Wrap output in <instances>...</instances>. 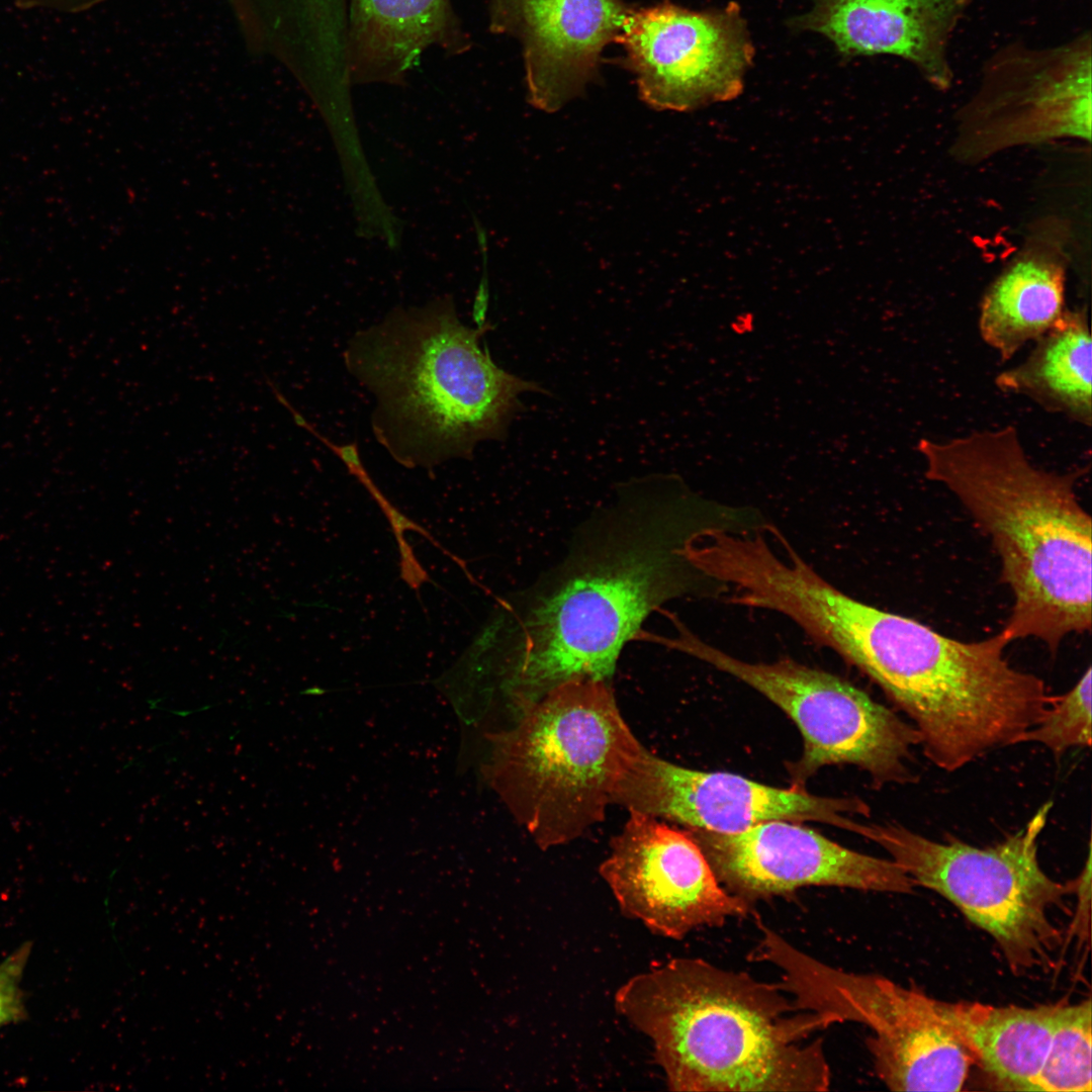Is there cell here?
<instances>
[{"mask_svg":"<svg viewBox=\"0 0 1092 1092\" xmlns=\"http://www.w3.org/2000/svg\"><path fill=\"white\" fill-rule=\"evenodd\" d=\"M617 39L641 98L656 109L687 111L736 98L754 58L734 2L706 11L668 2L629 10Z\"/></svg>","mask_w":1092,"mask_h":1092,"instance_id":"30bf717a","label":"cell"},{"mask_svg":"<svg viewBox=\"0 0 1092 1092\" xmlns=\"http://www.w3.org/2000/svg\"><path fill=\"white\" fill-rule=\"evenodd\" d=\"M488 327L464 325L443 296L394 308L349 341L347 369L375 397L373 434L399 464L469 459L505 438L522 393L544 391L492 361L480 346Z\"/></svg>","mask_w":1092,"mask_h":1092,"instance_id":"5b68a950","label":"cell"},{"mask_svg":"<svg viewBox=\"0 0 1092 1092\" xmlns=\"http://www.w3.org/2000/svg\"><path fill=\"white\" fill-rule=\"evenodd\" d=\"M601 515L559 565L502 603L473 646L496 660L515 718L568 679L609 681L626 641L667 601L726 593L688 555L716 524L692 493L641 478Z\"/></svg>","mask_w":1092,"mask_h":1092,"instance_id":"6da1fadb","label":"cell"},{"mask_svg":"<svg viewBox=\"0 0 1092 1092\" xmlns=\"http://www.w3.org/2000/svg\"><path fill=\"white\" fill-rule=\"evenodd\" d=\"M521 0H490L489 25L493 32H511Z\"/></svg>","mask_w":1092,"mask_h":1092,"instance_id":"d4e9b609","label":"cell"},{"mask_svg":"<svg viewBox=\"0 0 1092 1092\" xmlns=\"http://www.w3.org/2000/svg\"><path fill=\"white\" fill-rule=\"evenodd\" d=\"M1091 1000L1059 1004L1049 1049L1032 1091L1090 1092L1092 1090Z\"/></svg>","mask_w":1092,"mask_h":1092,"instance_id":"44dd1931","label":"cell"},{"mask_svg":"<svg viewBox=\"0 0 1092 1092\" xmlns=\"http://www.w3.org/2000/svg\"><path fill=\"white\" fill-rule=\"evenodd\" d=\"M628 12L620 0H521L512 32L523 40L531 103L555 111L576 96Z\"/></svg>","mask_w":1092,"mask_h":1092,"instance_id":"2e32d148","label":"cell"},{"mask_svg":"<svg viewBox=\"0 0 1092 1092\" xmlns=\"http://www.w3.org/2000/svg\"><path fill=\"white\" fill-rule=\"evenodd\" d=\"M613 804L689 828L737 833L763 821H817L857 834L851 814L869 813L856 798L776 788L724 771H701L662 759L645 747L617 786Z\"/></svg>","mask_w":1092,"mask_h":1092,"instance_id":"7c38bea8","label":"cell"},{"mask_svg":"<svg viewBox=\"0 0 1092 1092\" xmlns=\"http://www.w3.org/2000/svg\"><path fill=\"white\" fill-rule=\"evenodd\" d=\"M108 0H12L19 9H44L59 13L75 14L89 10Z\"/></svg>","mask_w":1092,"mask_h":1092,"instance_id":"cb8c5ba5","label":"cell"},{"mask_svg":"<svg viewBox=\"0 0 1092 1092\" xmlns=\"http://www.w3.org/2000/svg\"><path fill=\"white\" fill-rule=\"evenodd\" d=\"M665 643L743 681L791 717L804 739L803 755L791 768L796 783L837 763L857 765L881 786L915 782L912 749L920 745L919 732L849 681L791 658L740 659L681 624Z\"/></svg>","mask_w":1092,"mask_h":1092,"instance_id":"9c48e42d","label":"cell"},{"mask_svg":"<svg viewBox=\"0 0 1092 1092\" xmlns=\"http://www.w3.org/2000/svg\"><path fill=\"white\" fill-rule=\"evenodd\" d=\"M1020 364L995 377L1004 393L1023 395L1042 410L1082 426L1092 424V340L1086 307L1066 309Z\"/></svg>","mask_w":1092,"mask_h":1092,"instance_id":"d6986e66","label":"cell"},{"mask_svg":"<svg viewBox=\"0 0 1092 1092\" xmlns=\"http://www.w3.org/2000/svg\"><path fill=\"white\" fill-rule=\"evenodd\" d=\"M824 642L908 715L925 756L946 771L1018 744L1054 700L1007 661L1001 631L962 641L846 595L827 614Z\"/></svg>","mask_w":1092,"mask_h":1092,"instance_id":"277c9868","label":"cell"},{"mask_svg":"<svg viewBox=\"0 0 1092 1092\" xmlns=\"http://www.w3.org/2000/svg\"><path fill=\"white\" fill-rule=\"evenodd\" d=\"M495 741V786L542 849L573 841L600 823L644 747L609 681L580 676L552 689Z\"/></svg>","mask_w":1092,"mask_h":1092,"instance_id":"8992f818","label":"cell"},{"mask_svg":"<svg viewBox=\"0 0 1092 1092\" xmlns=\"http://www.w3.org/2000/svg\"><path fill=\"white\" fill-rule=\"evenodd\" d=\"M31 947L27 941L0 963V1028L26 1018L20 983Z\"/></svg>","mask_w":1092,"mask_h":1092,"instance_id":"603a6c76","label":"cell"},{"mask_svg":"<svg viewBox=\"0 0 1092 1092\" xmlns=\"http://www.w3.org/2000/svg\"><path fill=\"white\" fill-rule=\"evenodd\" d=\"M688 831L720 884L751 906L807 886L897 894L916 887L894 860L848 849L792 821H763L737 833Z\"/></svg>","mask_w":1092,"mask_h":1092,"instance_id":"4fadbf2b","label":"cell"},{"mask_svg":"<svg viewBox=\"0 0 1092 1092\" xmlns=\"http://www.w3.org/2000/svg\"><path fill=\"white\" fill-rule=\"evenodd\" d=\"M780 986L698 958L626 981L615 1007L646 1035L672 1091H825L831 1072L813 1032L829 1014L798 1010Z\"/></svg>","mask_w":1092,"mask_h":1092,"instance_id":"3957f363","label":"cell"},{"mask_svg":"<svg viewBox=\"0 0 1092 1092\" xmlns=\"http://www.w3.org/2000/svg\"><path fill=\"white\" fill-rule=\"evenodd\" d=\"M971 0H814L794 27L826 36L847 58L890 55L912 65L931 86L953 81L948 49Z\"/></svg>","mask_w":1092,"mask_h":1092,"instance_id":"9a60e30c","label":"cell"},{"mask_svg":"<svg viewBox=\"0 0 1092 1092\" xmlns=\"http://www.w3.org/2000/svg\"><path fill=\"white\" fill-rule=\"evenodd\" d=\"M925 477L946 487L991 538L1012 593L1001 633L1035 638L1051 652L1092 624V524L1075 483L1086 468L1058 473L1029 460L1009 425L945 441L921 438Z\"/></svg>","mask_w":1092,"mask_h":1092,"instance_id":"7a4b0ae2","label":"cell"},{"mask_svg":"<svg viewBox=\"0 0 1092 1092\" xmlns=\"http://www.w3.org/2000/svg\"><path fill=\"white\" fill-rule=\"evenodd\" d=\"M1064 261L1039 247L1022 252L995 278L979 311V333L1001 362L1050 331L1064 315Z\"/></svg>","mask_w":1092,"mask_h":1092,"instance_id":"ac0fdd59","label":"cell"},{"mask_svg":"<svg viewBox=\"0 0 1092 1092\" xmlns=\"http://www.w3.org/2000/svg\"><path fill=\"white\" fill-rule=\"evenodd\" d=\"M1052 806L1043 804L1022 830L989 847L934 841L898 824H866L862 836L881 845L916 887L940 894L989 933L1019 973L1053 963L1061 931L1052 913L1065 909L1076 886L1053 880L1038 860Z\"/></svg>","mask_w":1092,"mask_h":1092,"instance_id":"52a82bcc","label":"cell"},{"mask_svg":"<svg viewBox=\"0 0 1092 1092\" xmlns=\"http://www.w3.org/2000/svg\"><path fill=\"white\" fill-rule=\"evenodd\" d=\"M599 872L622 913L660 936L681 939L752 911L720 884L688 830L639 812L629 811Z\"/></svg>","mask_w":1092,"mask_h":1092,"instance_id":"8fae6325","label":"cell"},{"mask_svg":"<svg viewBox=\"0 0 1092 1092\" xmlns=\"http://www.w3.org/2000/svg\"><path fill=\"white\" fill-rule=\"evenodd\" d=\"M1059 1004L1021 1007L946 1002L976 1063L1002 1090L1032 1091L1043 1064Z\"/></svg>","mask_w":1092,"mask_h":1092,"instance_id":"ffe728a7","label":"cell"},{"mask_svg":"<svg viewBox=\"0 0 1092 1092\" xmlns=\"http://www.w3.org/2000/svg\"><path fill=\"white\" fill-rule=\"evenodd\" d=\"M1091 32L1051 47L1010 42L991 56L967 114L1090 140Z\"/></svg>","mask_w":1092,"mask_h":1092,"instance_id":"5bb4252c","label":"cell"},{"mask_svg":"<svg viewBox=\"0 0 1092 1092\" xmlns=\"http://www.w3.org/2000/svg\"><path fill=\"white\" fill-rule=\"evenodd\" d=\"M753 956L782 973L780 988L798 1010L857 1022L880 1080L893 1091H961L975 1057L946 1002L872 974L848 973L800 950L760 921Z\"/></svg>","mask_w":1092,"mask_h":1092,"instance_id":"ba28073f","label":"cell"},{"mask_svg":"<svg viewBox=\"0 0 1092 1092\" xmlns=\"http://www.w3.org/2000/svg\"><path fill=\"white\" fill-rule=\"evenodd\" d=\"M1091 666L1065 695L1055 696L1042 717L1018 743L1036 742L1057 757L1073 747H1089L1091 726Z\"/></svg>","mask_w":1092,"mask_h":1092,"instance_id":"7402d4cb","label":"cell"},{"mask_svg":"<svg viewBox=\"0 0 1092 1092\" xmlns=\"http://www.w3.org/2000/svg\"><path fill=\"white\" fill-rule=\"evenodd\" d=\"M469 42L452 0H347L352 85L402 86L429 49L459 55Z\"/></svg>","mask_w":1092,"mask_h":1092,"instance_id":"e0dca14e","label":"cell"}]
</instances>
